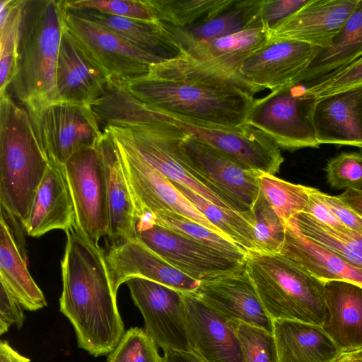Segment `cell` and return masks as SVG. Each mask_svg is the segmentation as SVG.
<instances>
[{"label":"cell","instance_id":"52","mask_svg":"<svg viewBox=\"0 0 362 362\" xmlns=\"http://www.w3.org/2000/svg\"><path fill=\"white\" fill-rule=\"evenodd\" d=\"M30 360L14 350L7 341L0 343V362H30Z\"/></svg>","mask_w":362,"mask_h":362},{"label":"cell","instance_id":"33","mask_svg":"<svg viewBox=\"0 0 362 362\" xmlns=\"http://www.w3.org/2000/svg\"><path fill=\"white\" fill-rule=\"evenodd\" d=\"M362 57V0L334 38L321 49L295 82L308 83L341 69Z\"/></svg>","mask_w":362,"mask_h":362},{"label":"cell","instance_id":"40","mask_svg":"<svg viewBox=\"0 0 362 362\" xmlns=\"http://www.w3.org/2000/svg\"><path fill=\"white\" fill-rule=\"evenodd\" d=\"M251 210L257 252L279 254L285 240V225L261 191Z\"/></svg>","mask_w":362,"mask_h":362},{"label":"cell","instance_id":"36","mask_svg":"<svg viewBox=\"0 0 362 362\" xmlns=\"http://www.w3.org/2000/svg\"><path fill=\"white\" fill-rule=\"evenodd\" d=\"M146 218L177 234L213 247L230 257L245 262L247 252L243 247L204 226L172 211L144 215ZM138 219V220H139Z\"/></svg>","mask_w":362,"mask_h":362},{"label":"cell","instance_id":"49","mask_svg":"<svg viewBox=\"0 0 362 362\" xmlns=\"http://www.w3.org/2000/svg\"><path fill=\"white\" fill-rule=\"evenodd\" d=\"M320 195L341 223L349 230L362 235V217L337 196L320 191Z\"/></svg>","mask_w":362,"mask_h":362},{"label":"cell","instance_id":"6","mask_svg":"<svg viewBox=\"0 0 362 362\" xmlns=\"http://www.w3.org/2000/svg\"><path fill=\"white\" fill-rule=\"evenodd\" d=\"M112 127L155 170L170 182L182 185L211 202L228 209H245L201 177L184 148L187 133L175 122Z\"/></svg>","mask_w":362,"mask_h":362},{"label":"cell","instance_id":"15","mask_svg":"<svg viewBox=\"0 0 362 362\" xmlns=\"http://www.w3.org/2000/svg\"><path fill=\"white\" fill-rule=\"evenodd\" d=\"M320 49L298 40L269 38L244 60L238 74L259 92L273 91L295 82Z\"/></svg>","mask_w":362,"mask_h":362},{"label":"cell","instance_id":"25","mask_svg":"<svg viewBox=\"0 0 362 362\" xmlns=\"http://www.w3.org/2000/svg\"><path fill=\"white\" fill-rule=\"evenodd\" d=\"M323 282L322 329L342 353L362 349V286L342 280Z\"/></svg>","mask_w":362,"mask_h":362},{"label":"cell","instance_id":"46","mask_svg":"<svg viewBox=\"0 0 362 362\" xmlns=\"http://www.w3.org/2000/svg\"><path fill=\"white\" fill-rule=\"evenodd\" d=\"M308 1V0H264L261 11L264 27L269 31L272 30Z\"/></svg>","mask_w":362,"mask_h":362},{"label":"cell","instance_id":"7","mask_svg":"<svg viewBox=\"0 0 362 362\" xmlns=\"http://www.w3.org/2000/svg\"><path fill=\"white\" fill-rule=\"evenodd\" d=\"M317 100L307 83L293 82L255 99L246 123L267 134L281 148H319L313 122Z\"/></svg>","mask_w":362,"mask_h":362},{"label":"cell","instance_id":"45","mask_svg":"<svg viewBox=\"0 0 362 362\" xmlns=\"http://www.w3.org/2000/svg\"><path fill=\"white\" fill-rule=\"evenodd\" d=\"M307 83L308 91L317 98L362 86V57L341 69Z\"/></svg>","mask_w":362,"mask_h":362},{"label":"cell","instance_id":"26","mask_svg":"<svg viewBox=\"0 0 362 362\" xmlns=\"http://www.w3.org/2000/svg\"><path fill=\"white\" fill-rule=\"evenodd\" d=\"M264 1L234 0L231 4L216 15L187 27H176L160 22L182 52L187 47L197 43L210 41L246 29L264 27L261 18Z\"/></svg>","mask_w":362,"mask_h":362},{"label":"cell","instance_id":"12","mask_svg":"<svg viewBox=\"0 0 362 362\" xmlns=\"http://www.w3.org/2000/svg\"><path fill=\"white\" fill-rule=\"evenodd\" d=\"M76 227L95 243L109 232L104 168L97 146L81 149L64 165Z\"/></svg>","mask_w":362,"mask_h":362},{"label":"cell","instance_id":"11","mask_svg":"<svg viewBox=\"0 0 362 362\" xmlns=\"http://www.w3.org/2000/svg\"><path fill=\"white\" fill-rule=\"evenodd\" d=\"M140 310L145 331L163 351H192L182 292L142 277L125 282Z\"/></svg>","mask_w":362,"mask_h":362},{"label":"cell","instance_id":"20","mask_svg":"<svg viewBox=\"0 0 362 362\" xmlns=\"http://www.w3.org/2000/svg\"><path fill=\"white\" fill-rule=\"evenodd\" d=\"M358 1L308 0L270 30L269 37L327 48L355 10Z\"/></svg>","mask_w":362,"mask_h":362},{"label":"cell","instance_id":"21","mask_svg":"<svg viewBox=\"0 0 362 362\" xmlns=\"http://www.w3.org/2000/svg\"><path fill=\"white\" fill-rule=\"evenodd\" d=\"M192 351L207 362H243L239 341L230 320L194 292H182Z\"/></svg>","mask_w":362,"mask_h":362},{"label":"cell","instance_id":"35","mask_svg":"<svg viewBox=\"0 0 362 362\" xmlns=\"http://www.w3.org/2000/svg\"><path fill=\"white\" fill-rule=\"evenodd\" d=\"M300 232L352 266L362 270V235L347 228H335L301 212L296 216Z\"/></svg>","mask_w":362,"mask_h":362},{"label":"cell","instance_id":"8","mask_svg":"<svg viewBox=\"0 0 362 362\" xmlns=\"http://www.w3.org/2000/svg\"><path fill=\"white\" fill-rule=\"evenodd\" d=\"M26 110L44 153L62 165L77 151L96 146L103 134L88 105L57 101Z\"/></svg>","mask_w":362,"mask_h":362},{"label":"cell","instance_id":"47","mask_svg":"<svg viewBox=\"0 0 362 362\" xmlns=\"http://www.w3.org/2000/svg\"><path fill=\"white\" fill-rule=\"evenodd\" d=\"M309 202L305 208V213L317 221L335 228H346L338 219L328 204L324 201L318 189L308 187Z\"/></svg>","mask_w":362,"mask_h":362},{"label":"cell","instance_id":"10","mask_svg":"<svg viewBox=\"0 0 362 362\" xmlns=\"http://www.w3.org/2000/svg\"><path fill=\"white\" fill-rule=\"evenodd\" d=\"M136 238L171 266L201 282L233 272L245 264L144 218L137 221Z\"/></svg>","mask_w":362,"mask_h":362},{"label":"cell","instance_id":"53","mask_svg":"<svg viewBox=\"0 0 362 362\" xmlns=\"http://www.w3.org/2000/svg\"><path fill=\"white\" fill-rule=\"evenodd\" d=\"M334 362H362V359L352 352H344Z\"/></svg>","mask_w":362,"mask_h":362},{"label":"cell","instance_id":"31","mask_svg":"<svg viewBox=\"0 0 362 362\" xmlns=\"http://www.w3.org/2000/svg\"><path fill=\"white\" fill-rule=\"evenodd\" d=\"M0 225V284L25 310L36 311L47 306L7 223L1 218Z\"/></svg>","mask_w":362,"mask_h":362},{"label":"cell","instance_id":"22","mask_svg":"<svg viewBox=\"0 0 362 362\" xmlns=\"http://www.w3.org/2000/svg\"><path fill=\"white\" fill-rule=\"evenodd\" d=\"M105 173L111 245L136 238L138 221L135 202L127 180L120 156L106 131L96 145Z\"/></svg>","mask_w":362,"mask_h":362},{"label":"cell","instance_id":"50","mask_svg":"<svg viewBox=\"0 0 362 362\" xmlns=\"http://www.w3.org/2000/svg\"><path fill=\"white\" fill-rule=\"evenodd\" d=\"M161 362H207L194 351L168 350L164 351Z\"/></svg>","mask_w":362,"mask_h":362},{"label":"cell","instance_id":"4","mask_svg":"<svg viewBox=\"0 0 362 362\" xmlns=\"http://www.w3.org/2000/svg\"><path fill=\"white\" fill-rule=\"evenodd\" d=\"M48 163L27 110L1 93L0 202L23 226Z\"/></svg>","mask_w":362,"mask_h":362},{"label":"cell","instance_id":"17","mask_svg":"<svg viewBox=\"0 0 362 362\" xmlns=\"http://www.w3.org/2000/svg\"><path fill=\"white\" fill-rule=\"evenodd\" d=\"M110 80L65 25L56 68V102L91 106L103 96Z\"/></svg>","mask_w":362,"mask_h":362},{"label":"cell","instance_id":"13","mask_svg":"<svg viewBox=\"0 0 362 362\" xmlns=\"http://www.w3.org/2000/svg\"><path fill=\"white\" fill-rule=\"evenodd\" d=\"M64 23L110 79L122 82L143 77L151 65L163 62L66 8Z\"/></svg>","mask_w":362,"mask_h":362},{"label":"cell","instance_id":"24","mask_svg":"<svg viewBox=\"0 0 362 362\" xmlns=\"http://www.w3.org/2000/svg\"><path fill=\"white\" fill-rule=\"evenodd\" d=\"M313 122L320 145L362 148V86L317 98Z\"/></svg>","mask_w":362,"mask_h":362},{"label":"cell","instance_id":"44","mask_svg":"<svg viewBox=\"0 0 362 362\" xmlns=\"http://www.w3.org/2000/svg\"><path fill=\"white\" fill-rule=\"evenodd\" d=\"M329 185L335 189H362V152H342L325 167Z\"/></svg>","mask_w":362,"mask_h":362},{"label":"cell","instance_id":"3","mask_svg":"<svg viewBox=\"0 0 362 362\" xmlns=\"http://www.w3.org/2000/svg\"><path fill=\"white\" fill-rule=\"evenodd\" d=\"M62 0H22L11 92L25 109L57 100L56 68L65 26Z\"/></svg>","mask_w":362,"mask_h":362},{"label":"cell","instance_id":"54","mask_svg":"<svg viewBox=\"0 0 362 362\" xmlns=\"http://www.w3.org/2000/svg\"><path fill=\"white\" fill-rule=\"evenodd\" d=\"M351 352L358 356L361 359H362V349Z\"/></svg>","mask_w":362,"mask_h":362},{"label":"cell","instance_id":"48","mask_svg":"<svg viewBox=\"0 0 362 362\" xmlns=\"http://www.w3.org/2000/svg\"><path fill=\"white\" fill-rule=\"evenodd\" d=\"M24 314L22 306L9 294L3 285L0 286V334L6 333L11 325L18 329L23 326Z\"/></svg>","mask_w":362,"mask_h":362},{"label":"cell","instance_id":"42","mask_svg":"<svg viewBox=\"0 0 362 362\" xmlns=\"http://www.w3.org/2000/svg\"><path fill=\"white\" fill-rule=\"evenodd\" d=\"M107 362H161L158 346L148 333L139 327L126 330Z\"/></svg>","mask_w":362,"mask_h":362},{"label":"cell","instance_id":"1","mask_svg":"<svg viewBox=\"0 0 362 362\" xmlns=\"http://www.w3.org/2000/svg\"><path fill=\"white\" fill-rule=\"evenodd\" d=\"M122 83L139 100L174 119L222 128L245 124L259 92L240 76L184 53L151 65L145 76Z\"/></svg>","mask_w":362,"mask_h":362},{"label":"cell","instance_id":"30","mask_svg":"<svg viewBox=\"0 0 362 362\" xmlns=\"http://www.w3.org/2000/svg\"><path fill=\"white\" fill-rule=\"evenodd\" d=\"M264 27L243 30L229 35L191 45L182 53L228 74L239 76L238 69L254 52L269 40Z\"/></svg>","mask_w":362,"mask_h":362},{"label":"cell","instance_id":"39","mask_svg":"<svg viewBox=\"0 0 362 362\" xmlns=\"http://www.w3.org/2000/svg\"><path fill=\"white\" fill-rule=\"evenodd\" d=\"M21 1L0 3V93L7 90L13 76Z\"/></svg>","mask_w":362,"mask_h":362},{"label":"cell","instance_id":"9","mask_svg":"<svg viewBox=\"0 0 362 362\" xmlns=\"http://www.w3.org/2000/svg\"><path fill=\"white\" fill-rule=\"evenodd\" d=\"M103 131L109 133L118 149L125 176L136 206L138 219L144 215L172 211L199 223L228 239L211 224L168 179L144 160L112 127H107Z\"/></svg>","mask_w":362,"mask_h":362},{"label":"cell","instance_id":"5","mask_svg":"<svg viewBox=\"0 0 362 362\" xmlns=\"http://www.w3.org/2000/svg\"><path fill=\"white\" fill-rule=\"evenodd\" d=\"M245 268L273 320L322 326L326 315L323 281L281 254L248 253Z\"/></svg>","mask_w":362,"mask_h":362},{"label":"cell","instance_id":"2","mask_svg":"<svg viewBox=\"0 0 362 362\" xmlns=\"http://www.w3.org/2000/svg\"><path fill=\"white\" fill-rule=\"evenodd\" d=\"M65 233L60 311L72 325L79 348L94 357L109 355L125 330L105 253L77 228Z\"/></svg>","mask_w":362,"mask_h":362},{"label":"cell","instance_id":"28","mask_svg":"<svg viewBox=\"0 0 362 362\" xmlns=\"http://www.w3.org/2000/svg\"><path fill=\"white\" fill-rule=\"evenodd\" d=\"M70 11L163 62L176 58L182 54L180 48L158 21L134 19L93 9Z\"/></svg>","mask_w":362,"mask_h":362},{"label":"cell","instance_id":"43","mask_svg":"<svg viewBox=\"0 0 362 362\" xmlns=\"http://www.w3.org/2000/svg\"><path fill=\"white\" fill-rule=\"evenodd\" d=\"M63 4L70 11L93 9L122 17L156 21L148 0H71L63 1Z\"/></svg>","mask_w":362,"mask_h":362},{"label":"cell","instance_id":"16","mask_svg":"<svg viewBox=\"0 0 362 362\" xmlns=\"http://www.w3.org/2000/svg\"><path fill=\"white\" fill-rule=\"evenodd\" d=\"M175 122L188 134L261 173L275 175L284 160L278 144L262 131L247 123L235 128H222L176 119Z\"/></svg>","mask_w":362,"mask_h":362},{"label":"cell","instance_id":"18","mask_svg":"<svg viewBox=\"0 0 362 362\" xmlns=\"http://www.w3.org/2000/svg\"><path fill=\"white\" fill-rule=\"evenodd\" d=\"M194 293L227 319L273 333V320L264 308L245 264L233 272L201 282Z\"/></svg>","mask_w":362,"mask_h":362},{"label":"cell","instance_id":"34","mask_svg":"<svg viewBox=\"0 0 362 362\" xmlns=\"http://www.w3.org/2000/svg\"><path fill=\"white\" fill-rule=\"evenodd\" d=\"M172 184L228 239L245 250L247 254L258 252L254 234L255 219L252 210L242 212L223 208L182 185L175 182Z\"/></svg>","mask_w":362,"mask_h":362},{"label":"cell","instance_id":"51","mask_svg":"<svg viewBox=\"0 0 362 362\" xmlns=\"http://www.w3.org/2000/svg\"><path fill=\"white\" fill-rule=\"evenodd\" d=\"M337 197L362 217V189H348Z\"/></svg>","mask_w":362,"mask_h":362},{"label":"cell","instance_id":"32","mask_svg":"<svg viewBox=\"0 0 362 362\" xmlns=\"http://www.w3.org/2000/svg\"><path fill=\"white\" fill-rule=\"evenodd\" d=\"M91 108L103 131L107 127H127L175 119L146 105L119 81L110 79L103 96Z\"/></svg>","mask_w":362,"mask_h":362},{"label":"cell","instance_id":"23","mask_svg":"<svg viewBox=\"0 0 362 362\" xmlns=\"http://www.w3.org/2000/svg\"><path fill=\"white\" fill-rule=\"evenodd\" d=\"M23 227L27 234L33 238L53 230L66 232L77 228L74 204L64 165L49 159Z\"/></svg>","mask_w":362,"mask_h":362},{"label":"cell","instance_id":"38","mask_svg":"<svg viewBox=\"0 0 362 362\" xmlns=\"http://www.w3.org/2000/svg\"><path fill=\"white\" fill-rule=\"evenodd\" d=\"M263 196L285 225L303 212L309 202L308 186L293 184L269 174L259 176Z\"/></svg>","mask_w":362,"mask_h":362},{"label":"cell","instance_id":"29","mask_svg":"<svg viewBox=\"0 0 362 362\" xmlns=\"http://www.w3.org/2000/svg\"><path fill=\"white\" fill-rule=\"evenodd\" d=\"M279 362H334L342 353L322 327L291 320H273Z\"/></svg>","mask_w":362,"mask_h":362},{"label":"cell","instance_id":"14","mask_svg":"<svg viewBox=\"0 0 362 362\" xmlns=\"http://www.w3.org/2000/svg\"><path fill=\"white\" fill-rule=\"evenodd\" d=\"M184 148L201 177L245 209H252L260 193L261 173L188 133Z\"/></svg>","mask_w":362,"mask_h":362},{"label":"cell","instance_id":"19","mask_svg":"<svg viewBox=\"0 0 362 362\" xmlns=\"http://www.w3.org/2000/svg\"><path fill=\"white\" fill-rule=\"evenodd\" d=\"M114 291L132 277H142L181 292H194L201 284L180 272L137 238L110 245L105 253Z\"/></svg>","mask_w":362,"mask_h":362},{"label":"cell","instance_id":"27","mask_svg":"<svg viewBox=\"0 0 362 362\" xmlns=\"http://www.w3.org/2000/svg\"><path fill=\"white\" fill-rule=\"evenodd\" d=\"M285 240L279 254L322 281L342 280L362 286V270L307 238L298 228L296 216L285 224Z\"/></svg>","mask_w":362,"mask_h":362},{"label":"cell","instance_id":"41","mask_svg":"<svg viewBox=\"0 0 362 362\" xmlns=\"http://www.w3.org/2000/svg\"><path fill=\"white\" fill-rule=\"evenodd\" d=\"M230 322L239 341L243 362H279L273 333L240 321Z\"/></svg>","mask_w":362,"mask_h":362},{"label":"cell","instance_id":"37","mask_svg":"<svg viewBox=\"0 0 362 362\" xmlns=\"http://www.w3.org/2000/svg\"><path fill=\"white\" fill-rule=\"evenodd\" d=\"M156 21L187 27L216 15L234 0H148Z\"/></svg>","mask_w":362,"mask_h":362}]
</instances>
